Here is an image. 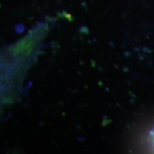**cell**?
Masks as SVG:
<instances>
[{"instance_id":"1","label":"cell","mask_w":154,"mask_h":154,"mask_svg":"<svg viewBox=\"0 0 154 154\" xmlns=\"http://www.w3.org/2000/svg\"><path fill=\"white\" fill-rule=\"evenodd\" d=\"M18 63V55L12 50L0 55V92H5L16 76Z\"/></svg>"}]
</instances>
